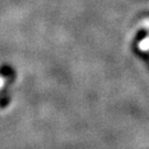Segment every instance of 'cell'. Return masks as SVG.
Listing matches in <instances>:
<instances>
[{
	"instance_id": "cell-1",
	"label": "cell",
	"mask_w": 149,
	"mask_h": 149,
	"mask_svg": "<svg viewBox=\"0 0 149 149\" xmlns=\"http://www.w3.org/2000/svg\"><path fill=\"white\" fill-rule=\"evenodd\" d=\"M13 77H15V73L9 68H5L3 70L0 71V93L7 84L12 82Z\"/></svg>"
}]
</instances>
